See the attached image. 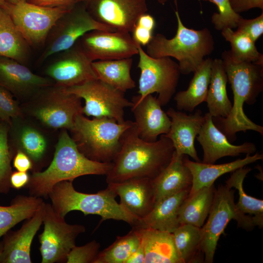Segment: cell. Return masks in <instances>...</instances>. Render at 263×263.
I'll return each mask as SVG.
<instances>
[{"label": "cell", "mask_w": 263, "mask_h": 263, "mask_svg": "<svg viewBox=\"0 0 263 263\" xmlns=\"http://www.w3.org/2000/svg\"><path fill=\"white\" fill-rule=\"evenodd\" d=\"M119 151L106 175L108 184L139 178H155L169 164L174 148L165 134L156 141L140 138L135 122L122 134Z\"/></svg>", "instance_id": "cell-1"}, {"label": "cell", "mask_w": 263, "mask_h": 263, "mask_svg": "<svg viewBox=\"0 0 263 263\" xmlns=\"http://www.w3.org/2000/svg\"><path fill=\"white\" fill-rule=\"evenodd\" d=\"M222 59L231 85L233 103L226 117H215L218 128L229 141L235 139L238 132L252 130L263 134V127L252 121L243 110L244 103L254 104L263 89V64L233 60L229 51L222 54Z\"/></svg>", "instance_id": "cell-2"}, {"label": "cell", "mask_w": 263, "mask_h": 263, "mask_svg": "<svg viewBox=\"0 0 263 263\" xmlns=\"http://www.w3.org/2000/svg\"><path fill=\"white\" fill-rule=\"evenodd\" d=\"M112 166V162H98L86 157L65 130L59 136L49 166L43 171L34 172L27 186L31 195L44 197L58 182L73 181L83 175H106Z\"/></svg>", "instance_id": "cell-3"}, {"label": "cell", "mask_w": 263, "mask_h": 263, "mask_svg": "<svg viewBox=\"0 0 263 263\" xmlns=\"http://www.w3.org/2000/svg\"><path fill=\"white\" fill-rule=\"evenodd\" d=\"M177 21L175 35L167 38L161 34L153 36L146 45V53L151 57H172L178 61L181 74L194 72L215 49V41L207 28L195 30L186 27L178 11L175 12Z\"/></svg>", "instance_id": "cell-4"}, {"label": "cell", "mask_w": 263, "mask_h": 263, "mask_svg": "<svg viewBox=\"0 0 263 263\" xmlns=\"http://www.w3.org/2000/svg\"><path fill=\"white\" fill-rule=\"evenodd\" d=\"M48 196L54 211L65 217L71 211H80L85 215H97L100 223L113 219L124 221L132 226L139 219L115 200L117 195L108 187L96 193H85L76 190L73 181H63L56 184Z\"/></svg>", "instance_id": "cell-5"}, {"label": "cell", "mask_w": 263, "mask_h": 263, "mask_svg": "<svg viewBox=\"0 0 263 263\" xmlns=\"http://www.w3.org/2000/svg\"><path fill=\"white\" fill-rule=\"evenodd\" d=\"M133 123L128 120L119 123L105 116L89 119L78 113L70 131L78 149L86 157L96 162L111 163L120 150L122 134Z\"/></svg>", "instance_id": "cell-6"}, {"label": "cell", "mask_w": 263, "mask_h": 263, "mask_svg": "<svg viewBox=\"0 0 263 263\" xmlns=\"http://www.w3.org/2000/svg\"><path fill=\"white\" fill-rule=\"evenodd\" d=\"M235 191L220 185L215 189L212 204L206 224L201 227L202 248L204 262L212 263L220 235L232 219L239 227L251 230L254 227L252 216L240 211L234 202Z\"/></svg>", "instance_id": "cell-7"}, {"label": "cell", "mask_w": 263, "mask_h": 263, "mask_svg": "<svg viewBox=\"0 0 263 263\" xmlns=\"http://www.w3.org/2000/svg\"><path fill=\"white\" fill-rule=\"evenodd\" d=\"M136 43L139 56L137 67L140 70V75L139 95L133 98L139 101L148 94L156 93L161 106H165L176 91L181 74L178 64L169 57H151L142 46Z\"/></svg>", "instance_id": "cell-8"}, {"label": "cell", "mask_w": 263, "mask_h": 263, "mask_svg": "<svg viewBox=\"0 0 263 263\" xmlns=\"http://www.w3.org/2000/svg\"><path fill=\"white\" fill-rule=\"evenodd\" d=\"M34 96L36 104L31 113L49 128L71 131L76 115L82 113L81 98L67 92L64 87L54 84L41 89Z\"/></svg>", "instance_id": "cell-9"}, {"label": "cell", "mask_w": 263, "mask_h": 263, "mask_svg": "<svg viewBox=\"0 0 263 263\" xmlns=\"http://www.w3.org/2000/svg\"><path fill=\"white\" fill-rule=\"evenodd\" d=\"M101 30L116 31L95 20L80 2L59 18L53 26L39 59L43 61L51 56L72 47L87 32Z\"/></svg>", "instance_id": "cell-10"}, {"label": "cell", "mask_w": 263, "mask_h": 263, "mask_svg": "<svg viewBox=\"0 0 263 263\" xmlns=\"http://www.w3.org/2000/svg\"><path fill=\"white\" fill-rule=\"evenodd\" d=\"M64 89L85 100L82 113L88 116H105L123 123L125 121L124 109L133 105L124 93L98 79Z\"/></svg>", "instance_id": "cell-11"}, {"label": "cell", "mask_w": 263, "mask_h": 263, "mask_svg": "<svg viewBox=\"0 0 263 263\" xmlns=\"http://www.w3.org/2000/svg\"><path fill=\"white\" fill-rule=\"evenodd\" d=\"M1 7L9 15L30 46L44 44L56 20L71 10L63 7H45L28 1L15 4L5 1Z\"/></svg>", "instance_id": "cell-12"}, {"label": "cell", "mask_w": 263, "mask_h": 263, "mask_svg": "<svg viewBox=\"0 0 263 263\" xmlns=\"http://www.w3.org/2000/svg\"><path fill=\"white\" fill-rule=\"evenodd\" d=\"M43 231L39 236L42 263L66 261L67 256L75 245L77 236L85 231L81 225L67 223L57 214L51 204H45Z\"/></svg>", "instance_id": "cell-13"}, {"label": "cell", "mask_w": 263, "mask_h": 263, "mask_svg": "<svg viewBox=\"0 0 263 263\" xmlns=\"http://www.w3.org/2000/svg\"><path fill=\"white\" fill-rule=\"evenodd\" d=\"M81 2L97 22L129 33L148 10L147 0H82Z\"/></svg>", "instance_id": "cell-14"}, {"label": "cell", "mask_w": 263, "mask_h": 263, "mask_svg": "<svg viewBox=\"0 0 263 263\" xmlns=\"http://www.w3.org/2000/svg\"><path fill=\"white\" fill-rule=\"evenodd\" d=\"M77 42L92 61L129 58L138 53L136 42L127 32L92 30Z\"/></svg>", "instance_id": "cell-15"}, {"label": "cell", "mask_w": 263, "mask_h": 263, "mask_svg": "<svg viewBox=\"0 0 263 263\" xmlns=\"http://www.w3.org/2000/svg\"><path fill=\"white\" fill-rule=\"evenodd\" d=\"M56 55L45 71L55 85L68 88L97 79L92 67L93 61L77 42Z\"/></svg>", "instance_id": "cell-16"}, {"label": "cell", "mask_w": 263, "mask_h": 263, "mask_svg": "<svg viewBox=\"0 0 263 263\" xmlns=\"http://www.w3.org/2000/svg\"><path fill=\"white\" fill-rule=\"evenodd\" d=\"M196 138L202 147V162L205 163L212 164L225 156H237L243 153L251 154L257 150L253 143L245 142L239 145L231 144L215 125L213 117L209 113L204 115L203 123Z\"/></svg>", "instance_id": "cell-17"}, {"label": "cell", "mask_w": 263, "mask_h": 263, "mask_svg": "<svg viewBox=\"0 0 263 263\" xmlns=\"http://www.w3.org/2000/svg\"><path fill=\"white\" fill-rule=\"evenodd\" d=\"M53 85L49 78L34 74L24 64L0 56V86L13 96H34L41 89Z\"/></svg>", "instance_id": "cell-18"}, {"label": "cell", "mask_w": 263, "mask_h": 263, "mask_svg": "<svg viewBox=\"0 0 263 263\" xmlns=\"http://www.w3.org/2000/svg\"><path fill=\"white\" fill-rule=\"evenodd\" d=\"M131 108L135 119L138 136L149 142L156 141L158 136L167 134L170 129L171 120L162 109L157 98L148 94L141 100L133 97Z\"/></svg>", "instance_id": "cell-19"}, {"label": "cell", "mask_w": 263, "mask_h": 263, "mask_svg": "<svg viewBox=\"0 0 263 263\" xmlns=\"http://www.w3.org/2000/svg\"><path fill=\"white\" fill-rule=\"evenodd\" d=\"M45 203L17 231L7 234L0 243V263H31V246L43 223Z\"/></svg>", "instance_id": "cell-20"}, {"label": "cell", "mask_w": 263, "mask_h": 263, "mask_svg": "<svg viewBox=\"0 0 263 263\" xmlns=\"http://www.w3.org/2000/svg\"><path fill=\"white\" fill-rule=\"evenodd\" d=\"M171 120L169 131L165 134L172 142L178 155H188L196 162H201L194 146V140L200 132L204 115L197 110L194 114H187L170 108L166 113Z\"/></svg>", "instance_id": "cell-21"}, {"label": "cell", "mask_w": 263, "mask_h": 263, "mask_svg": "<svg viewBox=\"0 0 263 263\" xmlns=\"http://www.w3.org/2000/svg\"><path fill=\"white\" fill-rule=\"evenodd\" d=\"M108 184V187L119 196L120 203L139 219L146 216L155 204L152 179L133 178Z\"/></svg>", "instance_id": "cell-22"}, {"label": "cell", "mask_w": 263, "mask_h": 263, "mask_svg": "<svg viewBox=\"0 0 263 263\" xmlns=\"http://www.w3.org/2000/svg\"><path fill=\"white\" fill-rule=\"evenodd\" d=\"M189 191L183 190L156 201L150 211L133 226L172 233L180 225L179 209Z\"/></svg>", "instance_id": "cell-23"}, {"label": "cell", "mask_w": 263, "mask_h": 263, "mask_svg": "<svg viewBox=\"0 0 263 263\" xmlns=\"http://www.w3.org/2000/svg\"><path fill=\"white\" fill-rule=\"evenodd\" d=\"M246 155L244 158L218 165L190 161L185 155V164L189 169L192 176V184L188 194L204 187L213 185L217 178L225 173L233 172L263 158L262 153Z\"/></svg>", "instance_id": "cell-24"}, {"label": "cell", "mask_w": 263, "mask_h": 263, "mask_svg": "<svg viewBox=\"0 0 263 263\" xmlns=\"http://www.w3.org/2000/svg\"><path fill=\"white\" fill-rule=\"evenodd\" d=\"M185 155H177L175 151L168 166L153 179L155 202L183 190L190 189L192 176L185 164Z\"/></svg>", "instance_id": "cell-25"}, {"label": "cell", "mask_w": 263, "mask_h": 263, "mask_svg": "<svg viewBox=\"0 0 263 263\" xmlns=\"http://www.w3.org/2000/svg\"><path fill=\"white\" fill-rule=\"evenodd\" d=\"M140 228L145 251L144 263H182L172 233L151 228Z\"/></svg>", "instance_id": "cell-26"}, {"label": "cell", "mask_w": 263, "mask_h": 263, "mask_svg": "<svg viewBox=\"0 0 263 263\" xmlns=\"http://www.w3.org/2000/svg\"><path fill=\"white\" fill-rule=\"evenodd\" d=\"M30 47L6 11L0 7V56L25 65L29 59Z\"/></svg>", "instance_id": "cell-27"}, {"label": "cell", "mask_w": 263, "mask_h": 263, "mask_svg": "<svg viewBox=\"0 0 263 263\" xmlns=\"http://www.w3.org/2000/svg\"><path fill=\"white\" fill-rule=\"evenodd\" d=\"M227 76L222 59L212 60L207 102L209 113L213 117H226L232 106L226 91Z\"/></svg>", "instance_id": "cell-28"}, {"label": "cell", "mask_w": 263, "mask_h": 263, "mask_svg": "<svg viewBox=\"0 0 263 263\" xmlns=\"http://www.w3.org/2000/svg\"><path fill=\"white\" fill-rule=\"evenodd\" d=\"M212 60L209 57L205 58L193 72L194 75L188 88L176 93L174 99L179 111L192 112L197 106L206 101Z\"/></svg>", "instance_id": "cell-29"}, {"label": "cell", "mask_w": 263, "mask_h": 263, "mask_svg": "<svg viewBox=\"0 0 263 263\" xmlns=\"http://www.w3.org/2000/svg\"><path fill=\"white\" fill-rule=\"evenodd\" d=\"M92 67L98 79L125 93L135 87L132 78V57L92 62Z\"/></svg>", "instance_id": "cell-30"}, {"label": "cell", "mask_w": 263, "mask_h": 263, "mask_svg": "<svg viewBox=\"0 0 263 263\" xmlns=\"http://www.w3.org/2000/svg\"><path fill=\"white\" fill-rule=\"evenodd\" d=\"M215 189L213 184L188 194L179 209L180 225L189 224L201 227L209 214Z\"/></svg>", "instance_id": "cell-31"}, {"label": "cell", "mask_w": 263, "mask_h": 263, "mask_svg": "<svg viewBox=\"0 0 263 263\" xmlns=\"http://www.w3.org/2000/svg\"><path fill=\"white\" fill-rule=\"evenodd\" d=\"M44 203L40 197L19 195L10 206H0V238L18 223L31 218Z\"/></svg>", "instance_id": "cell-32"}, {"label": "cell", "mask_w": 263, "mask_h": 263, "mask_svg": "<svg viewBox=\"0 0 263 263\" xmlns=\"http://www.w3.org/2000/svg\"><path fill=\"white\" fill-rule=\"evenodd\" d=\"M175 247L182 263H202L201 227L182 224L172 233Z\"/></svg>", "instance_id": "cell-33"}, {"label": "cell", "mask_w": 263, "mask_h": 263, "mask_svg": "<svg viewBox=\"0 0 263 263\" xmlns=\"http://www.w3.org/2000/svg\"><path fill=\"white\" fill-rule=\"evenodd\" d=\"M251 170V168L244 167L235 170L226 181L225 185L238 190L239 200L236 204L237 208L251 216L255 226L261 228L263 226V201L247 194L243 188L244 180Z\"/></svg>", "instance_id": "cell-34"}, {"label": "cell", "mask_w": 263, "mask_h": 263, "mask_svg": "<svg viewBox=\"0 0 263 263\" xmlns=\"http://www.w3.org/2000/svg\"><path fill=\"white\" fill-rule=\"evenodd\" d=\"M141 239L140 228L132 226L128 234L117 237L110 246L99 252L94 263H126L139 246Z\"/></svg>", "instance_id": "cell-35"}, {"label": "cell", "mask_w": 263, "mask_h": 263, "mask_svg": "<svg viewBox=\"0 0 263 263\" xmlns=\"http://www.w3.org/2000/svg\"><path fill=\"white\" fill-rule=\"evenodd\" d=\"M221 34L231 45L229 51L232 59L236 62H252L263 64V55L260 53L255 42L247 35L226 28Z\"/></svg>", "instance_id": "cell-36"}, {"label": "cell", "mask_w": 263, "mask_h": 263, "mask_svg": "<svg viewBox=\"0 0 263 263\" xmlns=\"http://www.w3.org/2000/svg\"><path fill=\"white\" fill-rule=\"evenodd\" d=\"M11 136L8 144L10 150L15 146L21 148L32 160L38 161L43 156L46 149V141L43 135L36 129L24 127L17 133L9 131Z\"/></svg>", "instance_id": "cell-37"}, {"label": "cell", "mask_w": 263, "mask_h": 263, "mask_svg": "<svg viewBox=\"0 0 263 263\" xmlns=\"http://www.w3.org/2000/svg\"><path fill=\"white\" fill-rule=\"evenodd\" d=\"M10 125L0 120V193H6L11 187L10 179L13 172L11 161L13 155L8 144Z\"/></svg>", "instance_id": "cell-38"}, {"label": "cell", "mask_w": 263, "mask_h": 263, "mask_svg": "<svg viewBox=\"0 0 263 263\" xmlns=\"http://www.w3.org/2000/svg\"><path fill=\"white\" fill-rule=\"evenodd\" d=\"M216 5L218 12L214 13L211 21L215 28L222 31L225 28L237 27L241 16L232 9L229 0H210Z\"/></svg>", "instance_id": "cell-39"}, {"label": "cell", "mask_w": 263, "mask_h": 263, "mask_svg": "<svg viewBox=\"0 0 263 263\" xmlns=\"http://www.w3.org/2000/svg\"><path fill=\"white\" fill-rule=\"evenodd\" d=\"M22 116V112L12 94L0 86V120L8 123L12 119H18Z\"/></svg>", "instance_id": "cell-40"}, {"label": "cell", "mask_w": 263, "mask_h": 263, "mask_svg": "<svg viewBox=\"0 0 263 263\" xmlns=\"http://www.w3.org/2000/svg\"><path fill=\"white\" fill-rule=\"evenodd\" d=\"M100 246L95 240L82 246L75 245L68 254L66 263H94L99 252Z\"/></svg>", "instance_id": "cell-41"}, {"label": "cell", "mask_w": 263, "mask_h": 263, "mask_svg": "<svg viewBox=\"0 0 263 263\" xmlns=\"http://www.w3.org/2000/svg\"><path fill=\"white\" fill-rule=\"evenodd\" d=\"M236 28L237 31L247 35L256 42L263 34V12L252 19H245L241 17Z\"/></svg>", "instance_id": "cell-42"}, {"label": "cell", "mask_w": 263, "mask_h": 263, "mask_svg": "<svg viewBox=\"0 0 263 263\" xmlns=\"http://www.w3.org/2000/svg\"><path fill=\"white\" fill-rule=\"evenodd\" d=\"M230 6L236 13L259 8L263 10V0H229Z\"/></svg>", "instance_id": "cell-43"}, {"label": "cell", "mask_w": 263, "mask_h": 263, "mask_svg": "<svg viewBox=\"0 0 263 263\" xmlns=\"http://www.w3.org/2000/svg\"><path fill=\"white\" fill-rule=\"evenodd\" d=\"M27 1L36 5L49 7H63L73 9L82 0H28Z\"/></svg>", "instance_id": "cell-44"}, {"label": "cell", "mask_w": 263, "mask_h": 263, "mask_svg": "<svg viewBox=\"0 0 263 263\" xmlns=\"http://www.w3.org/2000/svg\"><path fill=\"white\" fill-rule=\"evenodd\" d=\"M151 31L137 24L132 31L133 40L141 46H146L151 39L153 35Z\"/></svg>", "instance_id": "cell-45"}, {"label": "cell", "mask_w": 263, "mask_h": 263, "mask_svg": "<svg viewBox=\"0 0 263 263\" xmlns=\"http://www.w3.org/2000/svg\"><path fill=\"white\" fill-rule=\"evenodd\" d=\"M13 166L18 171L27 172L32 168V164L30 158L25 152L18 150L14 155Z\"/></svg>", "instance_id": "cell-46"}, {"label": "cell", "mask_w": 263, "mask_h": 263, "mask_svg": "<svg viewBox=\"0 0 263 263\" xmlns=\"http://www.w3.org/2000/svg\"><path fill=\"white\" fill-rule=\"evenodd\" d=\"M30 176L27 172L17 170L12 173L10 181L11 187L19 189L27 185Z\"/></svg>", "instance_id": "cell-47"}, {"label": "cell", "mask_w": 263, "mask_h": 263, "mask_svg": "<svg viewBox=\"0 0 263 263\" xmlns=\"http://www.w3.org/2000/svg\"><path fill=\"white\" fill-rule=\"evenodd\" d=\"M144 261L145 251L141 239L139 246L129 258L126 263H144Z\"/></svg>", "instance_id": "cell-48"}, {"label": "cell", "mask_w": 263, "mask_h": 263, "mask_svg": "<svg viewBox=\"0 0 263 263\" xmlns=\"http://www.w3.org/2000/svg\"><path fill=\"white\" fill-rule=\"evenodd\" d=\"M136 24L153 31L155 26V21L152 16L145 13L140 16Z\"/></svg>", "instance_id": "cell-49"}, {"label": "cell", "mask_w": 263, "mask_h": 263, "mask_svg": "<svg viewBox=\"0 0 263 263\" xmlns=\"http://www.w3.org/2000/svg\"><path fill=\"white\" fill-rule=\"evenodd\" d=\"M28 0H5V2L10 3H18L19 2L27 1Z\"/></svg>", "instance_id": "cell-50"}, {"label": "cell", "mask_w": 263, "mask_h": 263, "mask_svg": "<svg viewBox=\"0 0 263 263\" xmlns=\"http://www.w3.org/2000/svg\"><path fill=\"white\" fill-rule=\"evenodd\" d=\"M157 1L162 4V5H164L166 3V2L168 0H157Z\"/></svg>", "instance_id": "cell-51"}, {"label": "cell", "mask_w": 263, "mask_h": 263, "mask_svg": "<svg viewBox=\"0 0 263 263\" xmlns=\"http://www.w3.org/2000/svg\"><path fill=\"white\" fill-rule=\"evenodd\" d=\"M5 2V0H0V7H1Z\"/></svg>", "instance_id": "cell-52"}]
</instances>
